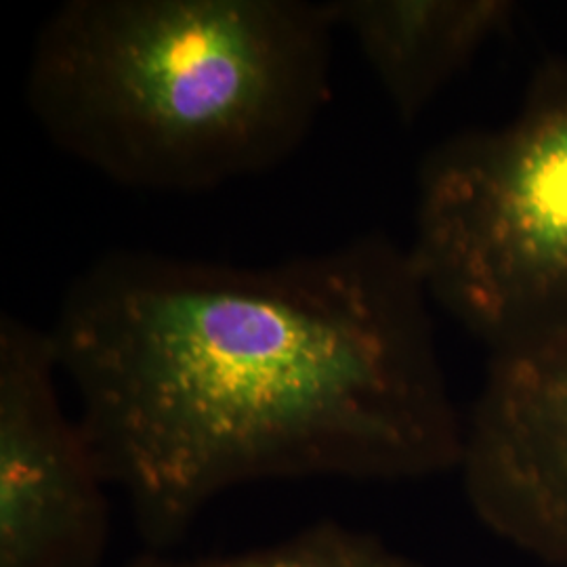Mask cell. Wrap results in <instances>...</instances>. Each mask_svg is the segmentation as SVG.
I'll return each mask as SVG.
<instances>
[{
	"label": "cell",
	"mask_w": 567,
	"mask_h": 567,
	"mask_svg": "<svg viewBox=\"0 0 567 567\" xmlns=\"http://www.w3.org/2000/svg\"><path fill=\"white\" fill-rule=\"evenodd\" d=\"M456 471L489 534L540 566L567 567V337L489 355Z\"/></svg>",
	"instance_id": "5"
},
{
	"label": "cell",
	"mask_w": 567,
	"mask_h": 567,
	"mask_svg": "<svg viewBox=\"0 0 567 567\" xmlns=\"http://www.w3.org/2000/svg\"><path fill=\"white\" fill-rule=\"evenodd\" d=\"M49 328L0 318V567H102L107 480L61 402Z\"/></svg>",
	"instance_id": "4"
},
{
	"label": "cell",
	"mask_w": 567,
	"mask_h": 567,
	"mask_svg": "<svg viewBox=\"0 0 567 567\" xmlns=\"http://www.w3.org/2000/svg\"><path fill=\"white\" fill-rule=\"evenodd\" d=\"M124 567H429L381 536L337 522H320L267 547L213 557H175L145 550Z\"/></svg>",
	"instance_id": "7"
},
{
	"label": "cell",
	"mask_w": 567,
	"mask_h": 567,
	"mask_svg": "<svg viewBox=\"0 0 567 567\" xmlns=\"http://www.w3.org/2000/svg\"><path fill=\"white\" fill-rule=\"evenodd\" d=\"M410 259L431 303L505 355L567 337V61L511 121L429 152Z\"/></svg>",
	"instance_id": "3"
},
{
	"label": "cell",
	"mask_w": 567,
	"mask_h": 567,
	"mask_svg": "<svg viewBox=\"0 0 567 567\" xmlns=\"http://www.w3.org/2000/svg\"><path fill=\"white\" fill-rule=\"evenodd\" d=\"M328 9L404 124L419 121L517 13L511 0H328Z\"/></svg>",
	"instance_id": "6"
},
{
	"label": "cell",
	"mask_w": 567,
	"mask_h": 567,
	"mask_svg": "<svg viewBox=\"0 0 567 567\" xmlns=\"http://www.w3.org/2000/svg\"><path fill=\"white\" fill-rule=\"evenodd\" d=\"M334 32L328 0H70L37 34L25 100L105 179L196 194L303 145L330 97Z\"/></svg>",
	"instance_id": "2"
},
{
	"label": "cell",
	"mask_w": 567,
	"mask_h": 567,
	"mask_svg": "<svg viewBox=\"0 0 567 567\" xmlns=\"http://www.w3.org/2000/svg\"><path fill=\"white\" fill-rule=\"evenodd\" d=\"M49 332L150 550L177 547L236 487L419 482L461 463L431 299L381 231L244 267L112 250Z\"/></svg>",
	"instance_id": "1"
}]
</instances>
